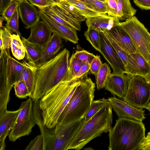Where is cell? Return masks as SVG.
I'll return each instance as SVG.
<instances>
[{
  "mask_svg": "<svg viewBox=\"0 0 150 150\" xmlns=\"http://www.w3.org/2000/svg\"><path fill=\"white\" fill-rule=\"evenodd\" d=\"M69 51L65 48L55 57L43 62L33 64L27 62L32 70L35 85L33 102L40 100L56 86L72 79L69 64Z\"/></svg>",
  "mask_w": 150,
  "mask_h": 150,
  "instance_id": "6da1fadb",
  "label": "cell"
},
{
  "mask_svg": "<svg viewBox=\"0 0 150 150\" xmlns=\"http://www.w3.org/2000/svg\"><path fill=\"white\" fill-rule=\"evenodd\" d=\"M81 78L60 83L40 99L39 107L44 125L50 128L55 127Z\"/></svg>",
  "mask_w": 150,
  "mask_h": 150,
  "instance_id": "7a4b0ae2",
  "label": "cell"
},
{
  "mask_svg": "<svg viewBox=\"0 0 150 150\" xmlns=\"http://www.w3.org/2000/svg\"><path fill=\"white\" fill-rule=\"evenodd\" d=\"M142 121L119 118L109 132V150H141L145 138Z\"/></svg>",
  "mask_w": 150,
  "mask_h": 150,
  "instance_id": "3957f363",
  "label": "cell"
},
{
  "mask_svg": "<svg viewBox=\"0 0 150 150\" xmlns=\"http://www.w3.org/2000/svg\"><path fill=\"white\" fill-rule=\"evenodd\" d=\"M86 74L81 78L57 125H64L83 119L93 101L95 83Z\"/></svg>",
  "mask_w": 150,
  "mask_h": 150,
  "instance_id": "277c9868",
  "label": "cell"
},
{
  "mask_svg": "<svg viewBox=\"0 0 150 150\" xmlns=\"http://www.w3.org/2000/svg\"><path fill=\"white\" fill-rule=\"evenodd\" d=\"M112 108L108 102L85 122L71 141L67 149L79 150L103 133L109 132L112 123Z\"/></svg>",
  "mask_w": 150,
  "mask_h": 150,
  "instance_id": "5b68a950",
  "label": "cell"
},
{
  "mask_svg": "<svg viewBox=\"0 0 150 150\" xmlns=\"http://www.w3.org/2000/svg\"><path fill=\"white\" fill-rule=\"evenodd\" d=\"M24 64L4 52L0 54V116L7 111L10 93L20 81Z\"/></svg>",
  "mask_w": 150,
  "mask_h": 150,
  "instance_id": "8992f818",
  "label": "cell"
},
{
  "mask_svg": "<svg viewBox=\"0 0 150 150\" xmlns=\"http://www.w3.org/2000/svg\"><path fill=\"white\" fill-rule=\"evenodd\" d=\"M34 119L39 127L43 142V150H67L68 134L65 125H57L52 128L43 124L39 100L33 103Z\"/></svg>",
  "mask_w": 150,
  "mask_h": 150,
  "instance_id": "52a82bcc",
  "label": "cell"
},
{
  "mask_svg": "<svg viewBox=\"0 0 150 150\" xmlns=\"http://www.w3.org/2000/svg\"><path fill=\"white\" fill-rule=\"evenodd\" d=\"M119 26L129 36L137 52L149 64L150 33L147 28L134 16L120 22Z\"/></svg>",
  "mask_w": 150,
  "mask_h": 150,
  "instance_id": "ba28073f",
  "label": "cell"
},
{
  "mask_svg": "<svg viewBox=\"0 0 150 150\" xmlns=\"http://www.w3.org/2000/svg\"><path fill=\"white\" fill-rule=\"evenodd\" d=\"M138 108H146L150 100V84L144 77L138 75L130 77L126 96L123 99Z\"/></svg>",
  "mask_w": 150,
  "mask_h": 150,
  "instance_id": "9c48e42d",
  "label": "cell"
},
{
  "mask_svg": "<svg viewBox=\"0 0 150 150\" xmlns=\"http://www.w3.org/2000/svg\"><path fill=\"white\" fill-rule=\"evenodd\" d=\"M33 102L30 98L21 103L18 116L8 136L10 141L15 142L20 137L31 133L36 124L34 119Z\"/></svg>",
  "mask_w": 150,
  "mask_h": 150,
  "instance_id": "30bf717a",
  "label": "cell"
},
{
  "mask_svg": "<svg viewBox=\"0 0 150 150\" xmlns=\"http://www.w3.org/2000/svg\"><path fill=\"white\" fill-rule=\"evenodd\" d=\"M107 100L118 118H126L141 121L146 118L143 109L136 108L129 104L123 99H120L114 96L109 98Z\"/></svg>",
  "mask_w": 150,
  "mask_h": 150,
  "instance_id": "8fae6325",
  "label": "cell"
},
{
  "mask_svg": "<svg viewBox=\"0 0 150 150\" xmlns=\"http://www.w3.org/2000/svg\"><path fill=\"white\" fill-rule=\"evenodd\" d=\"M100 32L101 43V54L111 67L113 70L112 73H127L122 62L110 42L102 32Z\"/></svg>",
  "mask_w": 150,
  "mask_h": 150,
  "instance_id": "7c38bea8",
  "label": "cell"
},
{
  "mask_svg": "<svg viewBox=\"0 0 150 150\" xmlns=\"http://www.w3.org/2000/svg\"><path fill=\"white\" fill-rule=\"evenodd\" d=\"M56 21L70 28L80 31V23L71 16L58 4L38 8Z\"/></svg>",
  "mask_w": 150,
  "mask_h": 150,
  "instance_id": "4fadbf2b",
  "label": "cell"
},
{
  "mask_svg": "<svg viewBox=\"0 0 150 150\" xmlns=\"http://www.w3.org/2000/svg\"><path fill=\"white\" fill-rule=\"evenodd\" d=\"M38 10L41 18L47 25L52 33L74 44L78 43L79 38L76 30L70 28L58 23L40 10Z\"/></svg>",
  "mask_w": 150,
  "mask_h": 150,
  "instance_id": "5bb4252c",
  "label": "cell"
},
{
  "mask_svg": "<svg viewBox=\"0 0 150 150\" xmlns=\"http://www.w3.org/2000/svg\"><path fill=\"white\" fill-rule=\"evenodd\" d=\"M132 75L127 73H111L104 88L112 94L120 98L124 99L128 88L129 79Z\"/></svg>",
  "mask_w": 150,
  "mask_h": 150,
  "instance_id": "9a60e30c",
  "label": "cell"
},
{
  "mask_svg": "<svg viewBox=\"0 0 150 150\" xmlns=\"http://www.w3.org/2000/svg\"><path fill=\"white\" fill-rule=\"evenodd\" d=\"M30 29V35L27 40L43 49L52 35V33L51 29L42 21H38Z\"/></svg>",
  "mask_w": 150,
  "mask_h": 150,
  "instance_id": "2e32d148",
  "label": "cell"
},
{
  "mask_svg": "<svg viewBox=\"0 0 150 150\" xmlns=\"http://www.w3.org/2000/svg\"><path fill=\"white\" fill-rule=\"evenodd\" d=\"M19 15L25 28H30L41 18L39 10L27 0L21 2L18 7Z\"/></svg>",
  "mask_w": 150,
  "mask_h": 150,
  "instance_id": "e0dca14e",
  "label": "cell"
},
{
  "mask_svg": "<svg viewBox=\"0 0 150 150\" xmlns=\"http://www.w3.org/2000/svg\"><path fill=\"white\" fill-rule=\"evenodd\" d=\"M86 23L88 28L95 29L100 32L109 30L120 25V20L117 17L106 14H101L86 18Z\"/></svg>",
  "mask_w": 150,
  "mask_h": 150,
  "instance_id": "ac0fdd59",
  "label": "cell"
},
{
  "mask_svg": "<svg viewBox=\"0 0 150 150\" xmlns=\"http://www.w3.org/2000/svg\"><path fill=\"white\" fill-rule=\"evenodd\" d=\"M107 37L122 62L127 74L139 75L136 61L131 54L122 48L107 30L102 32Z\"/></svg>",
  "mask_w": 150,
  "mask_h": 150,
  "instance_id": "d6986e66",
  "label": "cell"
},
{
  "mask_svg": "<svg viewBox=\"0 0 150 150\" xmlns=\"http://www.w3.org/2000/svg\"><path fill=\"white\" fill-rule=\"evenodd\" d=\"M19 111V109L15 111L7 110L0 116V150L5 149L6 139L13 127Z\"/></svg>",
  "mask_w": 150,
  "mask_h": 150,
  "instance_id": "ffe728a7",
  "label": "cell"
},
{
  "mask_svg": "<svg viewBox=\"0 0 150 150\" xmlns=\"http://www.w3.org/2000/svg\"><path fill=\"white\" fill-rule=\"evenodd\" d=\"M123 50L131 54L137 52V50L129 35L119 25L107 30Z\"/></svg>",
  "mask_w": 150,
  "mask_h": 150,
  "instance_id": "44dd1931",
  "label": "cell"
},
{
  "mask_svg": "<svg viewBox=\"0 0 150 150\" xmlns=\"http://www.w3.org/2000/svg\"><path fill=\"white\" fill-rule=\"evenodd\" d=\"M21 40L25 47V58L30 63L36 64L40 63L43 49L37 45L27 41L21 37Z\"/></svg>",
  "mask_w": 150,
  "mask_h": 150,
  "instance_id": "7402d4cb",
  "label": "cell"
},
{
  "mask_svg": "<svg viewBox=\"0 0 150 150\" xmlns=\"http://www.w3.org/2000/svg\"><path fill=\"white\" fill-rule=\"evenodd\" d=\"M117 7L118 18L121 21L126 20L134 16L137 10L132 6L130 0H116Z\"/></svg>",
  "mask_w": 150,
  "mask_h": 150,
  "instance_id": "603a6c76",
  "label": "cell"
},
{
  "mask_svg": "<svg viewBox=\"0 0 150 150\" xmlns=\"http://www.w3.org/2000/svg\"><path fill=\"white\" fill-rule=\"evenodd\" d=\"M23 62L24 64V67L20 81H23L25 83L30 93L29 97L33 100L35 96V85L32 71L27 62L23 61Z\"/></svg>",
  "mask_w": 150,
  "mask_h": 150,
  "instance_id": "cb8c5ba5",
  "label": "cell"
},
{
  "mask_svg": "<svg viewBox=\"0 0 150 150\" xmlns=\"http://www.w3.org/2000/svg\"><path fill=\"white\" fill-rule=\"evenodd\" d=\"M20 37L16 34H12L10 47L13 56L18 60L23 59L25 54V47Z\"/></svg>",
  "mask_w": 150,
  "mask_h": 150,
  "instance_id": "d4e9b609",
  "label": "cell"
},
{
  "mask_svg": "<svg viewBox=\"0 0 150 150\" xmlns=\"http://www.w3.org/2000/svg\"><path fill=\"white\" fill-rule=\"evenodd\" d=\"M12 32L6 26L1 28L0 30V54L3 52L10 55V48L11 47Z\"/></svg>",
  "mask_w": 150,
  "mask_h": 150,
  "instance_id": "484cf974",
  "label": "cell"
},
{
  "mask_svg": "<svg viewBox=\"0 0 150 150\" xmlns=\"http://www.w3.org/2000/svg\"><path fill=\"white\" fill-rule=\"evenodd\" d=\"M111 73L110 68L106 63L103 64L96 77L97 89L99 90L104 88L107 81Z\"/></svg>",
  "mask_w": 150,
  "mask_h": 150,
  "instance_id": "4316f807",
  "label": "cell"
},
{
  "mask_svg": "<svg viewBox=\"0 0 150 150\" xmlns=\"http://www.w3.org/2000/svg\"><path fill=\"white\" fill-rule=\"evenodd\" d=\"M84 35L86 39L93 48L101 53V43L100 32L95 29L88 28L85 32Z\"/></svg>",
  "mask_w": 150,
  "mask_h": 150,
  "instance_id": "83f0119b",
  "label": "cell"
},
{
  "mask_svg": "<svg viewBox=\"0 0 150 150\" xmlns=\"http://www.w3.org/2000/svg\"><path fill=\"white\" fill-rule=\"evenodd\" d=\"M58 4L79 23L86 18L76 7L66 1H60Z\"/></svg>",
  "mask_w": 150,
  "mask_h": 150,
  "instance_id": "f1b7e54d",
  "label": "cell"
},
{
  "mask_svg": "<svg viewBox=\"0 0 150 150\" xmlns=\"http://www.w3.org/2000/svg\"><path fill=\"white\" fill-rule=\"evenodd\" d=\"M135 59L139 71V75L144 76L150 71V64L139 53L130 54Z\"/></svg>",
  "mask_w": 150,
  "mask_h": 150,
  "instance_id": "f546056e",
  "label": "cell"
},
{
  "mask_svg": "<svg viewBox=\"0 0 150 150\" xmlns=\"http://www.w3.org/2000/svg\"><path fill=\"white\" fill-rule=\"evenodd\" d=\"M108 102L107 99L102 98L93 101L91 107L85 115L84 122H85L94 116Z\"/></svg>",
  "mask_w": 150,
  "mask_h": 150,
  "instance_id": "4dcf8cb0",
  "label": "cell"
},
{
  "mask_svg": "<svg viewBox=\"0 0 150 150\" xmlns=\"http://www.w3.org/2000/svg\"><path fill=\"white\" fill-rule=\"evenodd\" d=\"M74 6L85 16L86 18L101 15L90 9L82 2L78 0H65Z\"/></svg>",
  "mask_w": 150,
  "mask_h": 150,
  "instance_id": "1f68e13d",
  "label": "cell"
},
{
  "mask_svg": "<svg viewBox=\"0 0 150 150\" xmlns=\"http://www.w3.org/2000/svg\"><path fill=\"white\" fill-rule=\"evenodd\" d=\"M88 8L101 14H106L107 11L104 2L98 0H85L83 2Z\"/></svg>",
  "mask_w": 150,
  "mask_h": 150,
  "instance_id": "d6a6232c",
  "label": "cell"
},
{
  "mask_svg": "<svg viewBox=\"0 0 150 150\" xmlns=\"http://www.w3.org/2000/svg\"><path fill=\"white\" fill-rule=\"evenodd\" d=\"M19 16L18 7L9 19L6 21V27L11 32L14 33L21 37V33L19 27Z\"/></svg>",
  "mask_w": 150,
  "mask_h": 150,
  "instance_id": "836d02e7",
  "label": "cell"
},
{
  "mask_svg": "<svg viewBox=\"0 0 150 150\" xmlns=\"http://www.w3.org/2000/svg\"><path fill=\"white\" fill-rule=\"evenodd\" d=\"M13 87L15 90V94L17 97L23 99L29 97V92L23 81H21L17 82L15 84Z\"/></svg>",
  "mask_w": 150,
  "mask_h": 150,
  "instance_id": "e575fe53",
  "label": "cell"
},
{
  "mask_svg": "<svg viewBox=\"0 0 150 150\" xmlns=\"http://www.w3.org/2000/svg\"><path fill=\"white\" fill-rule=\"evenodd\" d=\"M76 58L80 60L84 63L90 64L96 55L86 50L76 51L72 54Z\"/></svg>",
  "mask_w": 150,
  "mask_h": 150,
  "instance_id": "d590c367",
  "label": "cell"
},
{
  "mask_svg": "<svg viewBox=\"0 0 150 150\" xmlns=\"http://www.w3.org/2000/svg\"><path fill=\"white\" fill-rule=\"evenodd\" d=\"M21 1L12 0L1 15L4 20L7 21L14 13Z\"/></svg>",
  "mask_w": 150,
  "mask_h": 150,
  "instance_id": "8d00e7d4",
  "label": "cell"
},
{
  "mask_svg": "<svg viewBox=\"0 0 150 150\" xmlns=\"http://www.w3.org/2000/svg\"><path fill=\"white\" fill-rule=\"evenodd\" d=\"M43 139L41 134L36 136L31 140L25 150H43Z\"/></svg>",
  "mask_w": 150,
  "mask_h": 150,
  "instance_id": "74e56055",
  "label": "cell"
},
{
  "mask_svg": "<svg viewBox=\"0 0 150 150\" xmlns=\"http://www.w3.org/2000/svg\"><path fill=\"white\" fill-rule=\"evenodd\" d=\"M104 2L108 15L118 18L117 4L116 0H105Z\"/></svg>",
  "mask_w": 150,
  "mask_h": 150,
  "instance_id": "f35d334b",
  "label": "cell"
},
{
  "mask_svg": "<svg viewBox=\"0 0 150 150\" xmlns=\"http://www.w3.org/2000/svg\"><path fill=\"white\" fill-rule=\"evenodd\" d=\"M56 54L53 49L48 42L43 49L40 63L45 62L52 58Z\"/></svg>",
  "mask_w": 150,
  "mask_h": 150,
  "instance_id": "ab89813d",
  "label": "cell"
},
{
  "mask_svg": "<svg viewBox=\"0 0 150 150\" xmlns=\"http://www.w3.org/2000/svg\"><path fill=\"white\" fill-rule=\"evenodd\" d=\"M48 42L57 53L63 47L61 38L58 35L53 33Z\"/></svg>",
  "mask_w": 150,
  "mask_h": 150,
  "instance_id": "60d3db41",
  "label": "cell"
},
{
  "mask_svg": "<svg viewBox=\"0 0 150 150\" xmlns=\"http://www.w3.org/2000/svg\"><path fill=\"white\" fill-rule=\"evenodd\" d=\"M102 64L100 56L98 55H96L90 64L91 73L96 77Z\"/></svg>",
  "mask_w": 150,
  "mask_h": 150,
  "instance_id": "b9f144b4",
  "label": "cell"
},
{
  "mask_svg": "<svg viewBox=\"0 0 150 150\" xmlns=\"http://www.w3.org/2000/svg\"><path fill=\"white\" fill-rule=\"evenodd\" d=\"M84 63L80 60L75 57L72 55L69 59V64L73 76L79 71Z\"/></svg>",
  "mask_w": 150,
  "mask_h": 150,
  "instance_id": "7bdbcfd3",
  "label": "cell"
},
{
  "mask_svg": "<svg viewBox=\"0 0 150 150\" xmlns=\"http://www.w3.org/2000/svg\"><path fill=\"white\" fill-rule=\"evenodd\" d=\"M90 71V64L84 63L79 71L73 77L72 79L80 78L86 74Z\"/></svg>",
  "mask_w": 150,
  "mask_h": 150,
  "instance_id": "ee69618b",
  "label": "cell"
},
{
  "mask_svg": "<svg viewBox=\"0 0 150 150\" xmlns=\"http://www.w3.org/2000/svg\"><path fill=\"white\" fill-rule=\"evenodd\" d=\"M33 5L41 8L52 5L53 4L48 0H27Z\"/></svg>",
  "mask_w": 150,
  "mask_h": 150,
  "instance_id": "f6af8a7d",
  "label": "cell"
},
{
  "mask_svg": "<svg viewBox=\"0 0 150 150\" xmlns=\"http://www.w3.org/2000/svg\"><path fill=\"white\" fill-rule=\"evenodd\" d=\"M136 6L140 8L150 10V0H133Z\"/></svg>",
  "mask_w": 150,
  "mask_h": 150,
  "instance_id": "bcb514c9",
  "label": "cell"
},
{
  "mask_svg": "<svg viewBox=\"0 0 150 150\" xmlns=\"http://www.w3.org/2000/svg\"><path fill=\"white\" fill-rule=\"evenodd\" d=\"M12 0H0V14L1 15Z\"/></svg>",
  "mask_w": 150,
  "mask_h": 150,
  "instance_id": "7dc6e473",
  "label": "cell"
},
{
  "mask_svg": "<svg viewBox=\"0 0 150 150\" xmlns=\"http://www.w3.org/2000/svg\"><path fill=\"white\" fill-rule=\"evenodd\" d=\"M149 144H150V132H149L147 134L144 140L141 145Z\"/></svg>",
  "mask_w": 150,
  "mask_h": 150,
  "instance_id": "c3c4849f",
  "label": "cell"
},
{
  "mask_svg": "<svg viewBox=\"0 0 150 150\" xmlns=\"http://www.w3.org/2000/svg\"><path fill=\"white\" fill-rule=\"evenodd\" d=\"M141 150H150V144L141 145Z\"/></svg>",
  "mask_w": 150,
  "mask_h": 150,
  "instance_id": "681fc988",
  "label": "cell"
},
{
  "mask_svg": "<svg viewBox=\"0 0 150 150\" xmlns=\"http://www.w3.org/2000/svg\"><path fill=\"white\" fill-rule=\"evenodd\" d=\"M144 77L147 82L150 84V71Z\"/></svg>",
  "mask_w": 150,
  "mask_h": 150,
  "instance_id": "f907efd6",
  "label": "cell"
},
{
  "mask_svg": "<svg viewBox=\"0 0 150 150\" xmlns=\"http://www.w3.org/2000/svg\"><path fill=\"white\" fill-rule=\"evenodd\" d=\"M51 1L53 4H58L59 3L58 0H48Z\"/></svg>",
  "mask_w": 150,
  "mask_h": 150,
  "instance_id": "816d5d0a",
  "label": "cell"
},
{
  "mask_svg": "<svg viewBox=\"0 0 150 150\" xmlns=\"http://www.w3.org/2000/svg\"><path fill=\"white\" fill-rule=\"evenodd\" d=\"M146 109L148 110L149 112L150 113V102L149 101V104L148 105V106L146 107Z\"/></svg>",
  "mask_w": 150,
  "mask_h": 150,
  "instance_id": "f5cc1de1",
  "label": "cell"
},
{
  "mask_svg": "<svg viewBox=\"0 0 150 150\" xmlns=\"http://www.w3.org/2000/svg\"><path fill=\"white\" fill-rule=\"evenodd\" d=\"M79 1L82 2H84L85 1V0H78Z\"/></svg>",
  "mask_w": 150,
  "mask_h": 150,
  "instance_id": "db71d44e",
  "label": "cell"
},
{
  "mask_svg": "<svg viewBox=\"0 0 150 150\" xmlns=\"http://www.w3.org/2000/svg\"><path fill=\"white\" fill-rule=\"evenodd\" d=\"M12 0H16V1H22L24 0H12Z\"/></svg>",
  "mask_w": 150,
  "mask_h": 150,
  "instance_id": "11a10c76",
  "label": "cell"
},
{
  "mask_svg": "<svg viewBox=\"0 0 150 150\" xmlns=\"http://www.w3.org/2000/svg\"><path fill=\"white\" fill-rule=\"evenodd\" d=\"M103 2H105V0H98Z\"/></svg>",
  "mask_w": 150,
  "mask_h": 150,
  "instance_id": "9f6ffc18",
  "label": "cell"
},
{
  "mask_svg": "<svg viewBox=\"0 0 150 150\" xmlns=\"http://www.w3.org/2000/svg\"><path fill=\"white\" fill-rule=\"evenodd\" d=\"M66 0H60V1H65Z\"/></svg>",
  "mask_w": 150,
  "mask_h": 150,
  "instance_id": "6f0895ef",
  "label": "cell"
},
{
  "mask_svg": "<svg viewBox=\"0 0 150 150\" xmlns=\"http://www.w3.org/2000/svg\"><path fill=\"white\" fill-rule=\"evenodd\" d=\"M149 64H150V60H149Z\"/></svg>",
  "mask_w": 150,
  "mask_h": 150,
  "instance_id": "680465c9",
  "label": "cell"
},
{
  "mask_svg": "<svg viewBox=\"0 0 150 150\" xmlns=\"http://www.w3.org/2000/svg\"><path fill=\"white\" fill-rule=\"evenodd\" d=\"M58 1H59V2L60 1V0H58Z\"/></svg>",
  "mask_w": 150,
  "mask_h": 150,
  "instance_id": "91938a15",
  "label": "cell"
}]
</instances>
